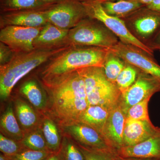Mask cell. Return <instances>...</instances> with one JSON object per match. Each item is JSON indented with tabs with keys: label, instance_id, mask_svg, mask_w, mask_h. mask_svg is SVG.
Masks as SVG:
<instances>
[{
	"label": "cell",
	"instance_id": "cell-3",
	"mask_svg": "<svg viewBox=\"0 0 160 160\" xmlns=\"http://www.w3.org/2000/svg\"><path fill=\"white\" fill-rule=\"evenodd\" d=\"M71 46L34 49L28 52L14 53L9 62L0 66L1 99L9 97L16 84L26 75Z\"/></svg>",
	"mask_w": 160,
	"mask_h": 160
},
{
	"label": "cell",
	"instance_id": "cell-19",
	"mask_svg": "<svg viewBox=\"0 0 160 160\" xmlns=\"http://www.w3.org/2000/svg\"><path fill=\"white\" fill-rule=\"evenodd\" d=\"M52 6H54L47 5L41 0H0L1 14L14 12L45 10Z\"/></svg>",
	"mask_w": 160,
	"mask_h": 160
},
{
	"label": "cell",
	"instance_id": "cell-2",
	"mask_svg": "<svg viewBox=\"0 0 160 160\" xmlns=\"http://www.w3.org/2000/svg\"><path fill=\"white\" fill-rule=\"evenodd\" d=\"M109 49L91 46H71L52 58L41 72L44 86L57 82L78 69L103 67Z\"/></svg>",
	"mask_w": 160,
	"mask_h": 160
},
{
	"label": "cell",
	"instance_id": "cell-8",
	"mask_svg": "<svg viewBox=\"0 0 160 160\" xmlns=\"http://www.w3.org/2000/svg\"><path fill=\"white\" fill-rule=\"evenodd\" d=\"M49 23L63 29H70L87 17L80 0H66L46 10Z\"/></svg>",
	"mask_w": 160,
	"mask_h": 160
},
{
	"label": "cell",
	"instance_id": "cell-36",
	"mask_svg": "<svg viewBox=\"0 0 160 160\" xmlns=\"http://www.w3.org/2000/svg\"><path fill=\"white\" fill-rule=\"evenodd\" d=\"M41 1L47 5L54 6L63 2L66 0H41Z\"/></svg>",
	"mask_w": 160,
	"mask_h": 160
},
{
	"label": "cell",
	"instance_id": "cell-23",
	"mask_svg": "<svg viewBox=\"0 0 160 160\" xmlns=\"http://www.w3.org/2000/svg\"><path fill=\"white\" fill-rule=\"evenodd\" d=\"M20 92L37 109L43 110L46 108V96L35 81L30 80L24 83L20 88Z\"/></svg>",
	"mask_w": 160,
	"mask_h": 160
},
{
	"label": "cell",
	"instance_id": "cell-4",
	"mask_svg": "<svg viewBox=\"0 0 160 160\" xmlns=\"http://www.w3.org/2000/svg\"><path fill=\"white\" fill-rule=\"evenodd\" d=\"M78 71L85 83L89 106L98 105L111 110L118 104L122 93L107 79L103 67L91 66Z\"/></svg>",
	"mask_w": 160,
	"mask_h": 160
},
{
	"label": "cell",
	"instance_id": "cell-40",
	"mask_svg": "<svg viewBox=\"0 0 160 160\" xmlns=\"http://www.w3.org/2000/svg\"><path fill=\"white\" fill-rule=\"evenodd\" d=\"M0 160H9L7 157H6L5 155L3 154V153H1L0 155Z\"/></svg>",
	"mask_w": 160,
	"mask_h": 160
},
{
	"label": "cell",
	"instance_id": "cell-29",
	"mask_svg": "<svg viewBox=\"0 0 160 160\" xmlns=\"http://www.w3.org/2000/svg\"><path fill=\"white\" fill-rule=\"evenodd\" d=\"M78 146L86 160H115L118 155L117 151L113 149H91Z\"/></svg>",
	"mask_w": 160,
	"mask_h": 160
},
{
	"label": "cell",
	"instance_id": "cell-11",
	"mask_svg": "<svg viewBox=\"0 0 160 160\" xmlns=\"http://www.w3.org/2000/svg\"><path fill=\"white\" fill-rule=\"evenodd\" d=\"M122 19L126 24H131L132 29L139 40L151 38L160 27V13L146 6Z\"/></svg>",
	"mask_w": 160,
	"mask_h": 160
},
{
	"label": "cell",
	"instance_id": "cell-20",
	"mask_svg": "<svg viewBox=\"0 0 160 160\" xmlns=\"http://www.w3.org/2000/svg\"><path fill=\"white\" fill-rule=\"evenodd\" d=\"M0 124L2 134L9 138L21 142L26 135L20 128L11 106H8L2 115Z\"/></svg>",
	"mask_w": 160,
	"mask_h": 160
},
{
	"label": "cell",
	"instance_id": "cell-21",
	"mask_svg": "<svg viewBox=\"0 0 160 160\" xmlns=\"http://www.w3.org/2000/svg\"><path fill=\"white\" fill-rule=\"evenodd\" d=\"M103 9L109 15L121 19L125 18L145 6L134 1L120 0L107 1L101 3Z\"/></svg>",
	"mask_w": 160,
	"mask_h": 160
},
{
	"label": "cell",
	"instance_id": "cell-33",
	"mask_svg": "<svg viewBox=\"0 0 160 160\" xmlns=\"http://www.w3.org/2000/svg\"><path fill=\"white\" fill-rule=\"evenodd\" d=\"M13 52L9 47L2 42L0 43V64L3 65L9 62L13 56Z\"/></svg>",
	"mask_w": 160,
	"mask_h": 160
},
{
	"label": "cell",
	"instance_id": "cell-39",
	"mask_svg": "<svg viewBox=\"0 0 160 160\" xmlns=\"http://www.w3.org/2000/svg\"><path fill=\"white\" fill-rule=\"evenodd\" d=\"M130 1H134V2L139 3L144 6H146L150 4L153 0H130Z\"/></svg>",
	"mask_w": 160,
	"mask_h": 160
},
{
	"label": "cell",
	"instance_id": "cell-30",
	"mask_svg": "<svg viewBox=\"0 0 160 160\" xmlns=\"http://www.w3.org/2000/svg\"><path fill=\"white\" fill-rule=\"evenodd\" d=\"M151 97L133 105L126 112V119L149 120L148 105Z\"/></svg>",
	"mask_w": 160,
	"mask_h": 160
},
{
	"label": "cell",
	"instance_id": "cell-42",
	"mask_svg": "<svg viewBox=\"0 0 160 160\" xmlns=\"http://www.w3.org/2000/svg\"></svg>",
	"mask_w": 160,
	"mask_h": 160
},
{
	"label": "cell",
	"instance_id": "cell-25",
	"mask_svg": "<svg viewBox=\"0 0 160 160\" xmlns=\"http://www.w3.org/2000/svg\"><path fill=\"white\" fill-rule=\"evenodd\" d=\"M126 62L109 50L103 66V69L107 79L116 85V81L126 66Z\"/></svg>",
	"mask_w": 160,
	"mask_h": 160
},
{
	"label": "cell",
	"instance_id": "cell-24",
	"mask_svg": "<svg viewBox=\"0 0 160 160\" xmlns=\"http://www.w3.org/2000/svg\"><path fill=\"white\" fill-rule=\"evenodd\" d=\"M42 131L49 151L52 153L59 152L62 142L54 122L49 118H45L43 120Z\"/></svg>",
	"mask_w": 160,
	"mask_h": 160
},
{
	"label": "cell",
	"instance_id": "cell-26",
	"mask_svg": "<svg viewBox=\"0 0 160 160\" xmlns=\"http://www.w3.org/2000/svg\"><path fill=\"white\" fill-rule=\"evenodd\" d=\"M139 71L136 67L126 62V66L116 81V85L121 93L126 91L134 84Z\"/></svg>",
	"mask_w": 160,
	"mask_h": 160
},
{
	"label": "cell",
	"instance_id": "cell-13",
	"mask_svg": "<svg viewBox=\"0 0 160 160\" xmlns=\"http://www.w3.org/2000/svg\"><path fill=\"white\" fill-rule=\"evenodd\" d=\"M126 120V114L118 104L110 110L102 132L107 144L117 151L124 147L123 134Z\"/></svg>",
	"mask_w": 160,
	"mask_h": 160
},
{
	"label": "cell",
	"instance_id": "cell-34",
	"mask_svg": "<svg viewBox=\"0 0 160 160\" xmlns=\"http://www.w3.org/2000/svg\"><path fill=\"white\" fill-rule=\"evenodd\" d=\"M147 45L153 51L154 50L160 51V27L151 38Z\"/></svg>",
	"mask_w": 160,
	"mask_h": 160
},
{
	"label": "cell",
	"instance_id": "cell-38",
	"mask_svg": "<svg viewBox=\"0 0 160 160\" xmlns=\"http://www.w3.org/2000/svg\"><path fill=\"white\" fill-rule=\"evenodd\" d=\"M115 160H154L152 159H147L138 158H124L118 155L116 158Z\"/></svg>",
	"mask_w": 160,
	"mask_h": 160
},
{
	"label": "cell",
	"instance_id": "cell-16",
	"mask_svg": "<svg viewBox=\"0 0 160 160\" xmlns=\"http://www.w3.org/2000/svg\"><path fill=\"white\" fill-rule=\"evenodd\" d=\"M149 120L126 119L123 134L124 146H134L153 135L159 129Z\"/></svg>",
	"mask_w": 160,
	"mask_h": 160
},
{
	"label": "cell",
	"instance_id": "cell-18",
	"mask_svg": "<svg viewBox=\"0 0 160 160\" xmlns=\"http://www.w3.org/2000/svg\"><path fill=\"white\" fill-rule=\"evenodd\" d=\"M110 110L98 105L89 106L80 116L78 122L90 126L102 135Z\"/></svg>",
	"mask_w": 160,
	"mask_h": 160
},
{
	"label": "cell",
	"instance_id": "cell-32",
	"mask_svg": "<svg viewBox=\"0 0 160 160\" xmlns=\"http://www.w3.org/2000/svg\"><path fill=\"white\" fill-rule=\"evenodd\" d=\"M52 153L50 151L26 149L13 155L6 156L9 160H46Z\"/></svg>",
	"mask_w": 160,
	"mask_h": 160
},
{
	"label": "cell",
	"instance_id": "cell-5",
	"mask_svg": "<svg viewBox=\"0 0 160 160\" xmlns=\"http://www.w3.org/2000/svg\"><path fill=\"white\" fill-rule=\"evenodd\" d=\"M86 18L69 29L66 43L73 46H91L109 48L119 42L118 37L102 23Z\"/></svg>",
	"mask_w": 160,
	"mask_h": 160
},
{
	"label": "cell",
	"instance_id": "cell-12",
	"mask_svg": "<svg viewBox=\"0 0 160 160\" xmlns=\"http://www.w3.org/2000/svg\"><path fill=\"white\" fill-rule=\"evenodd\" d=\"M62 127L78 145L91 149L115 150L109 146L102 135L88 125L76 122Z\"/></svg>",
	"mask_w": 160,
	"mask_h": 160
},
{
	"label": "cell",
	"instance_id": "cell-35",
	"mask_svg": "<svg viewBox=\"0 0 160 160\" xmlns=\"http://www.w3.org/2000/svg\"><path fill=\"white\" fill-rule=\"evenodd\" d=\"M146 6L148 9L160 13V0H153L150 4Z\"/></svg>",
	"mask_w": 160,
	"mask_h": 160
},
{
	"label": "cell",
	"instance_id": "cell-15",
	"mask_svg": "<svg viewBox=\"0 0 160 160\" xmlns=\"http://www.w3.org/2000/svg\"><path fill=\"white\" fill-rule=\"evenodd\" d=\"M117 152L122 157L160 160V127L145 141L134 146H124Z\"/></svg>",
	"mask_w": 160,
	"mask_h": 160
},
{
	"label": "cell",
	"instance_id": "cell-14",
	"mask_svg": "<svg viewBox=\"0 0 160 160\" xmlns=\"http://www.w3.org/2000/svg\"><path fill=\"white\" fill-rule=\"evenodd\" d=\"M46 10H32L2 13L0 18L1 28L9 26L43 27L49 23L46 17Z\"/></svg>",
	"mask_w": 160,
	"mask_h": 160
},
{
	"label": "cell",
	"instance_id": "cell-27",
	"mask_svg": "<svg viewBox=\"0 0 160 160\" xmlns=\"http://www.w3.org/2000/svg\"><path fill=\"white\" fill-rule=\"evenodd\" d=\"M20 142L26 149L49 151L42 132L39 129H34L28 132Z\"/></svg>",
	"mask_w": 160,
	"mask_h": 160
},
{
	"label": "cell",
	"instance_id": "cell-7",
	"mask_svg": "<svg viewBox=\"0 0 160 160\" xmlns=\"http://www.w3.org/2000/svg\"><path fill=\"white\" fill-rule=\"evenodd\" d=\"M109 49L126 62L150 75L160 82V66L147 52L120 41Z\"/></svg>",
	"mask_w": 160,
	"mask_h": 160
},
{
	"label": "cell",
	"instance_id": "cell-37",
	"mask_svg": "<svg viewBox=\"0 0 160 160\" xmlns=\"http://www.w3.org/2000/svg\"><path fill=\"white\" fill-rule=\"evenodd\" d=\"M46 160H63L60 152L52 153Z\"/></svg>",
	"mask_w": 160,
	"mask_h": 160
},
{
	"label": "cell",
	"instance_id": "cell-28",
	"mask_svg": "<svg viewBox=\"0 0 160 160\" xmlns=\"http://www.w3.org/2000/svg\"><path fill=\"white\" fill-rule=\"evenodd\" d=\"M59 152L63 160H86L77 143L68 138L62 142Z\"/></svg>",
	"mask_w": 160,
	"mask_h": 160
},
{
	"label": "cell",
	"instance_id": "cell-31",
	"mask_svg": "<svg viewBox=\"0 0 160 160\" xmlns=\"http://www.w3.org/2000/svg\"><path fill=\"white\" fill-rule=\"evenodd\" d=\"M26 149L21 142L0 134V150L6 156L13 155Z\"/></svg>",
	"mask_w": 160,
	"mask_h": 160
},
{
	"label": "cell",
	"instance_id": "cell-10",
	"mask_svg": "<svg viewBox=\"0 0 160 160\" xmlns=\"http://www.w3.org/2000/svg\"><path fill=\"white\" fill-rule=\"evenodd\" d=\"M43 27L6 26L1 29L0 41L9 47L13 53L28 52L34 49L33 42Z\"/></svg>",
	"mask_w": 160,
	"mask_h": 160
},
{
	"label": "cell",
	"instance_id": "cell-41",
	"mask_svg": "<svg viewBox=\"0 0 160 160\" xmlns=\"http://www.w3.org/2000/svg\"><path fill=\"white\" fill-rule=\"evenodd\" d=\"M101 3H102L103 2H107V1H111V2H114V1H120V0H98Z\"/></svg>",
	"mask_w": 160,
	"mask_h": 160
},
{
	"label": "cell",
	"instance_id": "cell-17",
	"mask_svg": "<svg viewBox=\"0 0 160 160\" xmlns=\"http://www.w3.org/2000/svg\"><path fill=\"white\" fill-rule=\"evenodd\" d=\"M69 30L48 23L43 27L35 39L34 49H47L69 45L66 43Z\"/></svg>",
	"mask_w": 160,
	"mask_h": 160
},
{
	"label": "cell",
	"instance_id": "cell-22",
	"mask_svg": "<svg viewBox=\"0 0 160 160\" xmlns=\"http://www.w3.org/2000/svg\"><path fill=\"white\" fill-rule=\"evenodd\" d=\"M15 106L18 120L24 131L26 132L34 130L38 120L37 115L33 109L29 104L21 99L16 101Z\"/></svg>",
	"mask_w": 160,
	"mask_h": 160
},
{
	"label": "cell",
	"instance_id": "cell-9",
	"mask_svg": "<svg viewBox=\"0 0 160 160\" xmlns=\"http://www.w3.org/2000/svg\"><path fill=\"white\" fill-rule=\"evenodd\" d=\"M159 92L160 82L140 70L134 84L121 94L118 105L126 114L132 106Z\"/></svg>",
	"mask_w": 160,
	"mask_h": 160
},
{
	"label": "cell",
	"instance_id": "cell-6",
	"mask_svg": "<svg viewBox=\"0 0 160 160\" xmlns=\"http://www.w3.org/2000/svg\"><path fill=\"white\" fill-rule=\"evenodd\" d=\"M80 1L84 6L87 17L102 23L121 42L135 46L153 56V50L132 33L122 19L106 13L98 0Z\"/></svg>",
	"mask_w": 160,
	"mask_h": 160
},
{
	"label": "cell",
	"instance_id": "cell-1",
	"mask_svg": "<svg viewBox=\"0 0 160 160\" xmlns=\"http://www.w3.org/2000/svg\"><path fill=\"white\" fill-rule=\"evenodd\" d=\"M46 87L50 92L52 109L62 126L78 122L89 106L85 83L78 70Z\"/></svg>",
	"mask_w": 160,
	"mask_h": 160
}]
</instances>
